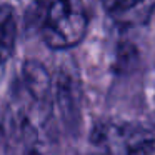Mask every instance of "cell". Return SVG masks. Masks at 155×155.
<instances>
[{"label": "cell", "instance_id": "obj_5", "mask_svg": "<svg viewBox=\"0 0 155 155\" xmlns=\"http://www.w3.org/2000/svg\"><path fill=\"white\" fill-rule=\"evenodd\" d=\"M17 15L12 5H0V77L15 54L17 45Z\"/></svg>", "mask_w": 155, "mask_h": 155}, {"label": "cell", "instance_id": "obj_1", "mask_svg": "<svg viewBox=\"0 0 155 155\" xmlns=\"http://www.w3.org/2000/svg\"><path fill=\"white\" fill-rule=\"evenodd\" d=\"M88 27V17L82 0L44 2L38 24L44 42L52 50H68L82 42Z\"/></svg>", "mask_w": 155, "mask_h": 155}, {"label": "cell", "instance_id": "obj_2", "mask_svg": "<svg viewBox=\"0 0 155 155\" xmlns=\"http://www.w3.org/2000/svg\"><path fill=\"white\" fill-rule=\"evenodd\" d=\"M107 17L120 28H137L150 22L155 0H100Z\"/></svg>", "mask_w": 155, "mask_h": 155}, {"label": "cell", "instance_id": "obj_6", "mask_svg": "<svg viewBox=\"0 0 155 155\" xmlns=\"http://www.w3.org/2000/svg\"><path fill=\"white\" fill-rule=\"evenodd\" d=\"M128 155H155V140H143L137 143Z\"/></svg>", "mask_w": 155, "mask_h": 155}, {"label": "cell", "instance_id": "obj_4", "mask_svg": "<svg viewBox=\"0 0 155 155\" xmlns=\"http://www.w3.org/2000/svg\"><path fill=\"white\" fill-rule=\"evenodd\" d=\"M80 88L77 85V80L74 75L68 72H60L58 78L55 82V92H54V104L58 107L64 120L67 125H78L80 120Z\"/></svg>", "mask_w": 155, "mask_h": 155}, {"label": "cell", "instance_id": "obj_7", "mask_svg": "<svg viewBox=\"0 0 155 155\" xmlns=\"http://www.w3.org/2000/svg\"><path fill=\"white\" fill-rule=\"evenodd\" d=\"M2 135H4V128H2V125H0V138H2Z\"/></svg>", "mask_w": 155, "mask_h": 155}, {"label": "cell", "instance_id": "obj_3", "mask_svg": "<svg viewBox=\"0 0 155 155\" xmlns=\"http://www.w3.org/2000/svg\"><path fill=\"white\" fill-rule=\"evenodd\" d=\"M22 87L30 97L38 110L48 112L54 105V90H52V77L47 68L37 60H27L22 67Z\"/></svg>", "mask_w": 155, "mask_h": 155}]
</instances>
